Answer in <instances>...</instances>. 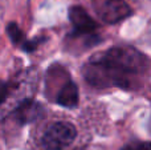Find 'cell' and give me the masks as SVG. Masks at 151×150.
Segmentation results:
<instances>
[{"instance_id": "cell-1", "label": "cell", "mask_w": 151, "mask_h": 150, "mask_svg": "<svg viewBox=\"0 0 151 150\" xmlns=\"http://www.w3.org/2000/svg\"><path fill=\"white\" fill-rule=\"evenodd\" d=\"M149 69V57L133 47L110 48L85 64V80L96 88H133L137 79Z\"/></svg>"}, {"instance_id": "cell-2", "label": "cell", "mask_w": 151, "mask_h": 150, "mask_svg": "<svg viewBox=\"0 0 151 150\" xmlns=\"http://www.w3.org/2000/svg\"><path fill=\"white\" fill-rule=\"evenodd\" d=\"M77 132L69 122H56L47 129L41 144L45 150H64L74 141Z\"/></svg>"}, {"instance_id": "cell-3", "label": "cell", "mask_w": 151, "mask_h": 150, "mask_svg": "<svg viewBox=\"0 0 151 150\" xmlns=\"http://www.w3.org/2000/svg\"><path fill=\"white\" fill-rule=\"evenodd\" d=\"M93 8L102 21L114 24L131 15V8L123 0H93Z\"/></svg>"}, {"instance_id": "cell-4", "label": "cell", "mask_w": 151, "mask_h": 150, "mask_svg": "<svg viewBox=\"0 0 151 150\" xmlns=\"http://www.w3.org/2000/svg\"><path fill=\"white\" fill-rule=\"evenodd\" d=\"M69 19L73 25V35L81 36V35H91L97 29V24L89 13L80 5H74L69 9Z\"/></svg>"}, {"instance_id": "cell-5", "label": "cell", "mask_w": 151, "mask_h": 150, "mask_svg": "<svg viewBox=\"0 0 151 150\" xmlns=\"http://www.w3.org/2000/svg\"><path fill=\"white\" fill-rule=\"evenodd\" d=\"M44 114V108L39 102L33 100H25L17 106L13 116L20 124H29V122L40 120Z\"/></svg>"}, {"instance_id": "cell-6", "label": "cell", "mask_w": 151, "mask_h": 150, "mask_svg": "<svg viewBox=\"0 0 151 150\" xmlns=\"http://www.w3.org/2000/svg\"><path fill=\"white\" fill-rule=\"evenodd\" d=\"M56 102L65 108H76L78 105V88L69 77L60 87L56 94Z\"/></svg>"}, {"instance_id": "cell-7", "label": "cell", "mask_w": 151, "mask_h": 150, "mask_svg": "<svg viewBox=\"0 0 151 150\" xmlns=\"http://www.w3.org/2000/svg\"><path fill=\"white\" fill-rule=\"evenodd\" d=\"M7 33H8V36H9L11 41H12L16 47H20L23 50L32 52L33 49H36L37 43L27 40L25 35L23 33V31L19 28V25L16 23H11L7 27Z\"/></svg>"}, {"instance_id": "cell-8", "label": "cell", "mask_w": 151, "mask_h": 150, "mask_svg": "<svg viewBox=\"0 0 151 150\" xmlns=\"http://www.w3.org/2000/svg\"><path fill=\"white\" fill-rule=\"evenodd\" d=\"M13 88H15L13 82H7V81H1V80H0V105H1L3 101L11 94Z\"/></svg>"}, {"instance_id": "cell-9", "label": "cell", "mask_w": 151, "mask_h": 150, "mask_svg": "<svg viewBox=\"0 0 151 150\" xmlns=\"http://www.w3.org/2000/svg\"><path fill=\"white\" fill-rule=\"evenodd\" d=\"M121 150H150V144L146 141H134L125 145Z\"/></svg>"}]
</instances>
